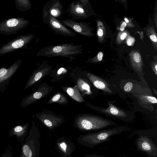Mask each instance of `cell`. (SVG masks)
<instances>
[{
    "label": "cell",
    "mask_w": 157,
    "mask_h": 157,
    "mask_svg": "<svg viewBox=\"0 0 157 157\" xmlns=\"http://www.w3.org/2000/svg\"><path fill=\"white\" fill-rule=\"evenodd\" d=\"M129 130L128 127L124 126L103 130L81 135L78 138L77 141L82 145L92 148L101 143L109 141L113 136Z\"/></svg>",
    "instance_id": "6da1fadb"
},
{
    "label": "cell",
    "mask_w": 157,
    "mask_h": 157,
    "mask_svg": "<svg viewBox=\"0 0 157 157\" xmlns=\"http://www.w3.org/2000/svg\"><path fill=\"white\" fill-rule=\"evenodd\" d=\"M82 45H75L73 43L48 46L41 48L36 55L48 57H62L72 60L82 53Z\"/></svg>",
    "instance_id": "7a4b0ae2"
},
{
    "label": "cell",
    "mask_w": 157,
    "mask_h": 157,
    "mask_svg": "<svg viewBox=\"0 0 157 157\" xmlns=\"http://www.w3.org/2000/svg\"><path fill=\"white\" fill-rule=\"evenodd\" d=\"M20 142L21 146L20 157H39L40 134L33 124L25 140Z\"/></svg>",
    "instance_id": "3957f363"
},
{
    "label": "cell",
    "mask_w": 157,
    "mask_h": 157,
    "mask_svg": "<svg viewBox=\"0 0 157 157\" xmlns=\"http://www.w3.org/2000/svg\"><path fill=\"white\" fill-rule=\"evenodd\" d=\"M116 124L110 120L94 115L82 116L78 118L76 122L77 128L83 131H97Z\"/></svg>",
    "instance_id": "277c9868"
},
{
    "label": "cell",
    "mask_w": 157,
    "mask_h": 157,
    "mask_svg": "<svg viewBox=\"0 0 157 157\" xmlns=\"http://www.w3.org/2000/svg\"><path fill=\"white\" fill-rule=\"evenodd\" d=\"M138 137L136 140L137 150L148 157H157V136L136 132Z\"/></svg>",
    "instance_id": "5b68a950"
},
{
    "label": "cell",
    "mask_w": 157,
    "mask_h": 157,
    "mask_svg": "<svg viewBox=\"0 0 157 157\" xmlns=\"http://www.w3.org/2000/svg\"><path fill=\"white\" fill-rule=\"evenodd\" d=\"M29 23V21L23 17L6 19L0 22V34L10 35L15 34Z\"/></svg>",
    "instance_id": "8992f818"
},
{
    "label": "cell",
    "mask_w": 157,
    "mask_h": 157,
    "mask_svg": "<svg viewBox=\"0 0 157 157\" xmlns=\"http://www.w3.org/2000/svg\"><path fill=\"white\" fill-rule=\"evenodd\" d=\"M35 36L33 33L22 35L12 40L0 48V56L16 50L27 48Z\"/></svg>",
    "instance_id": "52a82bcc"
},
{
    "label": "cell",
    "mask_w": 157,
    "mask_h": 157,
    "mask_svg": "<svg viewBox=\"0 0 157 157\" xmlns=\"http://www.w3.org/2000/svg\"><path fill=\"white\" fill-rule=\"evenodd\" d=\"M43 22L48 25L55 33L62 36L76 37V34L61 24L56 18L50 14H42Z\"/></svg>",
    "instance_id": "ba28073f"
},
{
    "label": "cell",
    "mask_w": 157,
    "mask_h": 157,
    "mask_svg": "<svg viewBox=\"0 0 157 157\" xmlns=\"http://www.w3.org/2000/svg\"><path fill=\"white\" fill-rule=\"evenodd\" d=\"M86 1L78 0L71 2L67 8L66 13L73 19H80L87 16Z\"/></svg>",
    "instance_id": "9c48e42d"
},
{
    "label": "cell",
    "mask_w": 157,
    "mask_h": 157,
    "mask_svg": "<svg viewBox=\"0 0 157 157\" xmlns=\"http://www.w3.org/2000/svg\"><path fill=\"white\" fill-rule=\"evenodd\" d=\"M22 61L15 62L9 68L0 69V91H2L7 86L11 78L20 67Z\"/></svg>",
    "instance_id": "30bf717a"
},
{
    "label": "cell",
    "mask_w": 157,
    "mask_h": 157,
    "mask_svg": "<svg viewBox=\"0 0 157 157\" xmlns=\"http://www.w3.org/2000/svg\"><path fill=\"white\" fill-rule=\"evenodd\" d=\"M63 10V5L60 0H51L44 6L42 14H49L55 18L60 17Z\"/></svg>",
    "instance_id": "8fae6325"
},
{
    "label": "cell",
    "mask_w": 157,
    "mask_h": 157,
    "mask_svg": "<svg viewBox=\"0 0 157 157\" xmlns=\"http://www.w3.org/2000/svg\"><path fill=\"white\" fill-rule=\"evenodd\" d=\"M63 25L70 28L78 33L84 36L89 34L88 27L84 22H78L72 19L67 18L65 19L58 20Z\"/></svg>",
    "instance_id": "7c38bea8"
},
{
    "label": "cell",
    "mask_w": 157,
    "mask_h": 157,
    "mask_svg": "<svg viewBox=\"0 0 157 157\" xmlns=\"http://www.w3.org/2000/svg\"><path fill=\"white\" fill-rule=\"evenodd\" d=\"M56 145L58 151L62 157H70L75 149L73 143L63 137L58 140Z\"/></svg>",
    "instance_id": "4fadbf2b"
},
{
    "label": "cell",
    "mask_w": 157,
    "mask_h": 157,
    "mask_svg": "<svg viewBox=\"0 0 157 157\" xmlns=\"http://www.w3.org/2000/svg\"><path fill=\"white\" fill-rule=\"evenodd\" d=\"M51 67L45 63H43L38 69L35 71L32 75L26 84L25 89L28 88L33 85L39 80L45 74L50 71Z\"/></svg>",
    "instance_id": "5bb4252c"
},
{
    "label": "cell",
    "mask_w": 157,
    "mask_h": 157,
    "mask_svg": "<svg viewBox=\"0 0 157 157\" xmlns=\"http://www.w3.org/2000/svg\"><path fill=\"white\" fill-rule=\"evenodd\" d=\"M109 107L106 108H98V111L105 114L110 115L113 117L125 118L127 117L126 113L114 105L111 101H108Z\"/></svg>",
    "instance_id": "9a60e30c"
},
{
    "label": "cell",
    "mask_w": 157,
    "mask_h": 157,
    "mask_svg": "<svg viewBox=\"0 0 157 157\" xmlns=\"http://www.w3.org/2000/svg\"><path fill=\"white\" fill-rule=\"evenodd\" d=\"M88 79L97 88L102 90L104 92L113 93V92L109 86L108 83L101 78L89 73L86 74Z\"/></svg>",
    "instance_id": "2e32d148"
},
{
    "label": "cell",
    "mask_w": 157,
    "mask_h": 157,
    "mask_svg": "<svg viewBox=\"0 0 157 157\" xmlns=\"http://www.w3.org/2000/svg\"><path fill=\"white\" fill-rule=\"evenodd\" d=\"M29 124L16 125L12 128L9 133V137L16 136L19 142L23 141L27 134Z\"/></svg>",
    "instance_id": "e0dca14e"
},
{
    "label": "cell",
    "mask_w": 157,
    "mask_h": 157,
    "mask_svg": "<svg viewBox=\"0 0 157 157\" xmlns=\"http://www.w3.org/2000/svg\"><path fill=\"white\" fill-rule=\"evenodd\" d=\"M43 123L50 129L52 130L58 126L60 123L61 121L57 118L47 117L42 119Z\"/></svg>",
    "instance_id": "ac0fdd59"
},
{
    "label": "cell",
    "mask_w": 157,
    "mask_h": 157,
    "mask_svg": "<svg viewBox=\"0 0 157 157\" xmlns=\"http://www.w3.org/2000/svg\"><path fill=\"white\" fill-rule=\"evenodd\" d=\"M67 92L73 99L79 102L84 101L80 93L78 88L76 86L69 87L67 90Z\"/></svg>",
    "instance_id": "d6986e66"
},
{
    "label": "cell",
    "mask_w": 157,
    "mask_h": 157,
    "mask_svg": "<svg viewBox=\"0 0 157 157\" xmlns=\"http://www.w3.org/2000/svg\"><path fill=\"white\" fill-rule=\"evenodd\" d=\"M16 8L21 11H25L32 8V5L29 0H16Z\"/></svg>",
    "instance_id": "ffe728a7"
},
{
    "label": "cell",
    "mask_w": 157,
    "mask_h": 157,
    "mask_svg": "<svg viewBox=\"0 0 157 157\" xmlns=\"http://www.w3.org/2000/svg\"><path fill=\"white\" fill-rule=\"evenodd\" d=\"M77 84L79 89L84 93L90 94L91 91L89 85L82 79H78Z\"/></svg>",
    "instance_id": "44dd1931"
},
{
    "label": "cell",
    "mask_w": 157,
    "mask_h": 157,
    "mask_svg": "<svg viewBox=\"0 0 157 157\" xmlns=\"http://www.w3.org/2000/svg\"><path fill=\"white\" fill-rule=\"evenodd\" d=\"M139 98L144 103L156 104H157V99L154 97L143 95L139 96Z\"/></svg>",
    "instance_id": "7402d4cb"
},
{
    "label": "cell",
    "mask_w": 157,
    "mask_h": 157,
    "mask_svg": "<svg viewBox=\"0 0 157 157\" xmlns=\"http://www.w3.org/2000/svg\"><path fill=\"white\" fill-rule=\"evenodd\" d=\"M63 97L60 94H57L55 95L52 99L51 102H62L63 101H64L65 100H65V98H63Z\"/></svg>",
    "instance_id": "603a6c76"
},
{
    "label": "cell",
    "mask_w": 157,
    "mask_h": 157,
    "mask_svg": "<svg viewBox=\"0 0 157 157\" xmlns=\"http://www.w3.org/2000/svg\"><path fill=\"white\" fill-rule=\"evenodd\" d=\"M10 149V147L7 148L5 152L3 153L1 157H12V152Z\"/></svg>",
    "instance_id": "cb8c5ba5"
},
{
    "label": "cell",
    "mask_w": 157,
    "mask_h": 157,
    "mask_svg": "<svg viewBox=\"0 0 157 157\" xmlns=\"http://www.w3.org/2000/svg\"><path fill=\"white\" fill-rule=\"evenodd\" d=\"M133 86V84L130 82H127L124 87V90L126 92H129L132 90Z\"/></svg>",
    "instance_id": "d4e9b609"
},
{
    "label": "cell",
    "mask_w": 157,
    "mask_h": 157,
    "mask_svg": "<svg viewBox=\"0 0 157 157\" xmlns=\"http://www.w3.org/2000/svg\"><path fill=\"white\" fill-rule=\"evenodd\" d=\"M133 59L135 62L136 63H139L141 61V56L140 54L136 52L133 55Z\"/></svg>",
    "instance_id": "484cf974"
},
{
    "label": "cell",
    "mask_w": 157,
    "mask_h": 157,
    "mask_svg": "<svg viewBox=\"0 0 157 157\" xmlns=\"http://www.w3.org/2000/svg\"><path fill=\"white\" fill-rule=\"evenodd\" d=\"M65 71H67V70L64 67H62L58 69L57 71V73L58 75H60L63 72H65Z\"/></svg>",
    "instance_id": "4316f807"
},
{
    "label": "cell",
    "mask_w": 157,
    "mask_h": 157,
    "mask_svg": "<svg viewBox=\"0 0 157 157\" xmlns=\"http://www.w3.org/2000/svg\"><path fill=\"white\" fill-rule=\"evenodd\" d=\"M84 157H108L106 156H102L99 155H96L94 154L90 155L87 154Z\"/></svg>",
    "instance_id": "83f0119b"
},
{
    "label": "cell",
    "mask_w": 157,
    "mask_h": 157,
    "mask_svg": "<svg viewBox=\"0 0 157 157\" xmlns=\"http://www.w3.org/2000/svg\"><path fill=\"white\" fill-rule=\"evenodd\" d=\"M103 54L101 52H99L97 56V58L99 61H101L102 59Z\"/></svg>",
    "instance_id": "f1b7e54d"
},
{
    "label": "cell",
    "mask_w": 157,
    "mask_h": 157,
    "mask_svg": "<svg viewBox=\"0 0 157 157\" xmlns=\"http://www.w3.org/2000/svg\"><path fill=\"white\" fill-rule=\"evenodd\" d=\"M150 38L153 41L155 42H157V39L156 36L154 35H151L150 36Z\"/></svg>",
    "instance_id": "f546056e"
},
{
    "label": "cell",
    "mask_w": 157,
    "mask_h": 157,
    "mask_svg": "<svg viewBox=\"0 0 157 157\" xmlns=\"http://www.w3.org/2000/svg\"><path fill=\"white\" fill-rule=\"evenodd\" d=\"M126 23L125 22H123L120 28V30L121 31H123L125 28L126 27Z\"/></svg>",
    "instance_id": "4dcf8cb0"
},
{
    "label": "cell",
    "mask_w": 157,
    "mask_h": 157,
    "mask_svg": "<svg viewBox=\"0 0 157 157\" xmlns=\"http://www.w3.org/2000/svg\"><path fill=\"white\" fill-rule=\"evenodd\" d=\"M103 32L102 29H99L98 31V34L99 36H101L103 35Z\"/></svg>",
    "instance_id": "1f68e13d"
},
{
    "label": "cell",
    "mask_w": 157,
    "mask_h": 157,
    "mask_svg": "<svg viewBox=\"0 0 157 157\" xmlns=\"http://www.w3.org/2000/svg\"><path fill=\"white\" fill-rule=\"evenodd\" d=\"M127 36V34L126 33H123L121 36V40H124L126 37Z\"/></svg>",
    "instance_id": "d6a6232c"
},
{
    "label": "cell",
    "mask_w": 157,
    "mask_h": 157,
    "mask_svg": "<svg viewBox=\"0 0 157 157\" xmlns=\"http://www.w3.org/2000/svg\"><path fill=\"white\" fill-rule=\"evenodd\" d=\"M127 44L128 45L130 46L131 45L132 42L130 40H128V41H127Z\"/></svg>",
    "instance_id": "836d02e7"
},
{
    "label": "cell",
    "mask_w": 157,
    "mask_h": 157,
    "mask_svg": "<svg viewBox=\"0 0 157 157\" xmlns=\"http://www.w3.org/2000/svg\"><path fill=\"white\" fill-rule=\"evenodd\" d=\"M155 71L157 72V65H156L155 67Z\"/></svg>",
    "instance_id": "e575fe53"
},
{
    "label": "cell",
    "mask_w": 157,
    "mask_h": 157,
    "mask_svg": "<svg viewBox=\"0 0 157 157\" xmlns=\"http://www.w3.org/2000/svg\"><path fill=\"white\" fill-rule=\"evenodd\" d=\"M124 20H125L126 22L128 23L129 22V21L127 18H125Z\"/></svg>",
    "instance_id": "d590c367"
},
{
    "label": "cell",
    "mask_w": 157,
    "mask_h": 157,
    "mask_svg": "<svg viewBox=\"0 0 157 157\" xmlns=\"http://www.w3.org/2000/svg\"><path fill=\"white\" fill-rule=\"evenodd\" d=\"M119 157H121V156H119Z\"/></svg>",
    "instance_id": "8d00e7d4"
}]
</instances>
